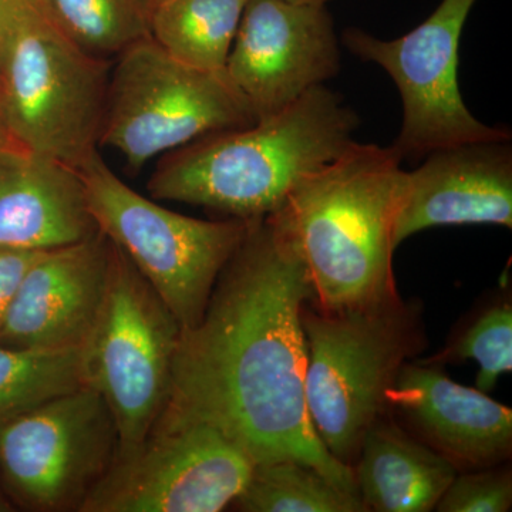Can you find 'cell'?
I'll use <instances>...</instances> for the list:
<instances>
[{
  "label": "cell",
  "instance_id": "obj_13",
  "mask_svg": "<svg viewBox=\"0 0 512 512\" xmlns=\"http://www.w3.org/2000/svg\"><path fill=\"white\" fill-rule=\"evenodd\" d=\"M384 412L458 473L510 463V407L454 382L444 366L423 360L404 363L384 394Z\"/></svg>",
  "mask_w": 512,
  "mask_h": 512
},
{
  "label": "cell",
  "instance_id": "obj_6",
  "mask_svg": "<svg viewBox=\"0 0 512 512\" xmlns=\"http://www.w3.org/2000/svg\"><path fill=\"white\" fill-rule=\"evenodd\" d=\"M77 170L97 229L128 256L181 329L197 326L249 221H204L168 210L124 183L99 151Z\"/></svg>",
  "mask_w": 512,
  "mask_h": 512
},
{
  "label": "cell",
  "instance_id": "obj_23",
  "mask_svg": "<svg viewBox=\"0 0 512 512\" xmlns=\"http://www.w3.org/2000/svg\"><path fill=\"white\" fill-rule=\"evenodd\" d=\"M512 507V471L507 463L461 471L441 495L434 511L507 512Z\"/></svg>",
  "mask_w": 512,
  "mask_h": 512
},
{
  "label": "cell",
  "instance_id": "obj_22",
  "mask_svg": "<svg viewBox=\"0 0 512 512\" xmlns=\"http://www.w3.org/2000/svg\"><path fill=\"white\" fill-rule=\"evenodd\" d=\"M474 360L478 363L477 389L488 393L498 379L512 370V303L507 293L478 306L448 338L441 352L426 363Z\"/></svg>",
  "mask_w": 512,
  "mask_h": 512
},
{
  "label": "cell",
  "instance_id": "obj_25",
  "mask_svg": "<svg viewBox=\"0 0 512 512\" xmlns=\"http://www.w3.org/2000/svg\"><path fill=\"white\" fill-rule=\"evenodd\" d=\"M16 0H0V50H2L3 39H5L6 28Z\"/></svg>",
  "mask_w": 512,
  "mask_h": 512
},
{
  "label": "cell",
  "instance_id": "obj_15",
  "mask_svg": "<svg viewBox=\"0 0 512 512\" xmlns=\"http://www.w3.org/2000/svg\"><path fill=\"white\" fill-rule=\"evenodd\" d=\"M468 224L512 227L510 140L439 148L404 174L396 248L423 229Z\"/></svg>",
  "mask_w": 512,
  "mask_h": 512
},
{
  "label": "cell",
  "instance_id": "obj_19",
  "mask_svg": "<svg viewBox=\"0 0 512 512\" xmlns=\"http://www.w3.org/2000/svg\"><path fill=\"white\" fill-rule=\"evenodd\" d=\"M232 508L244 512H363L359 495L348 493L298 460L255 464L251 480Z\"/></svg>",
  "mask_w": 512,
  "mask_h": 512
},
{
  "label": "cell",
  "instance_id": "obj_20",
  "mask_svg": "<svg viewBox=\"0 0 512 512\" xmlns=\"http://www.w3.org/2000/svg\"><path fill=\"white\" fill-rule=\"evenodd\" d=\"M82 386V348L35 350L0 345V424Z\"/></svg>",
  "mask_w": 512,
  "mask_h": 512
},
{
  "label": "cell",
  "instance_id": "obj_8",
  "mask_svg": "<svg viewBox=\"0 0 512 512\" xmlns=\"http://www.w3.org/2000/svg\"><path fill=\"white\" fill-rule=\"evenodd\" d=\"M181 332L160 295L113 244L109 284L82 362L84 384L103 397L116 424V458L136 450L163 412Z\"/></svg>",
  "mask_w": 512,
  "mask_h": 512
},
{
  "label": "cell",
  "instance_id": "obj_24",
  "mask_svg": "<svg viewBox=\"0 0 512 512\" xmlns=\"http://www.w3.org/2000/svg\"><path fill=\"white\" fill-rule=\"evenodd\" d=\"M40 254L42 252L0 248V328L23 276Z\"/></svg>",
  "mask_w": 512,
  "mask_h": 512
},
{
  "label": "cell",
  "instance_id": "obj_5",
  "mask_svg": "<svg viewBox=\"0 0 512 512\" xmlns=\"http://www.w3.org/2000/svg\"><path fill=\"white\" fill-rule=\"evenodd\" d=\"M302 328L309 417L326 450L353 467L367 429L384 412L386 390L429 345L419 302L323 312L309 301Z\"/></svg>",
  "mask_w": 512,
  "mask_h": 512
},
{
  "label": "cell",
  "instance_id": "obj_28",
  "mask_svg": "<svg viewBox=\"0 0 512 512\" xmlns=\"http://www.w3.org/2000/svg\"><path fill=\"white\" fill-rule=\"evenodd\" d=\"M285 2L299 3V5H318L326 6L330 0H285Z\"/></svg>",
  "mask_w": 512,
  "mask_h": 512
},
{
  "label": "cell",
  "instance_id": "obj_14",
  "mask_svg": "<svg viewBox=\"0 0 512 512\" xmlns=\"http://www.w3.org/2000/svg\"><path fill=\"white\" fill-rule=\"evenodd\" d=\"M113 244L92 237L40 254L23 276L0 328L15 349H80L89 338L109 284Z\"/></svg>",
  "mask_w": 512,
  "mask_h": 512
},
{
  "label": "cell",
  "instance_id": "obj_17",
  "mask_svg": "<svg viewBox=\"0 0 512 512\" xmlns=\"http://www.w3.org/2000/svg\"><path fill=\"white\" fill-rule=\"evenodd\" d=\"M366 511L430 512L458 471L383 412L370 424L353 464Z\"/></svg>",
  "mask_w": 512,
  "mask_h": 512
},
{
  "label": "cell",
  "instance_id": "obj_11",
  "mask_svg": "<svg viewBox=\"0 0 512 512\" xmlns=\"http://www.w3.org/2000/svg\"><path fill=\"white\" fill-rule=\"evenodd\" d=\"M476 2L441 0L429 18L393 40L355 28L343 33L350 52L383 67L399 89L403 124L393 147L402 158L419 160L457 144L511 140L505 128L478 121L458 87V47Z\"/></svg>",
  "mask_w": 512,
  "mask_h": 512
},
{
  "label": "cell",
  "instance_id": "obj_26",
  "mask_svg": "<svg viewBox=\"0 0 512 512\" xmlns=\"http://www.w3.org/2000/svg\"><path fill=\"white\" fill-rule=\"evenodd\" d=\"M20 147L12 136H10L8 127H6L5 120H3L2 111H0V150L5 148Z\"/></svg>",
  "mask_w": 512,
  "mask_h": 512
},
{
  "label": "cell",
  "instance_id": "obj_4",
  "mask_svg": "<svg viewBox=\"0 0 512 512\" xmlns=\"http://www.w3.org/2000/svg\"><path fill=\"white\" fill-rule=\"evenodd\" d=\"M111 63L84 52L42 0H16L0 50V111L26 150L79 168L100 148Z\"/></svg>",
  "mask_w": 512,
  "mask_h": 512
},
{
  "label": "cell",
  "instance_id": "obj_21",
  "mask_svg": "<svg viewBox=\"0 0 512 512\" xmlns=\"http://www.w3.org/2000/svg\"><path fill=\"white\" fill-rule=\"evenodd\" d=\"M53 20L90 55L109 60L148 36L146 0H42Z\"/></svg>",
  "mask_w": 512,
  "mask_h": 512
},
{
  "label": "cell",
  "instance_id": "obj_16",
  "mask_svg": "<svg viewBox=\"0 0 512 512\" xmlns=\"http://www.w3.org/2000/svg\"><path fill=\"white\" fill-rule=\"evenodd\" d=\"M97 232L77 168L23 147L0 150V248L52 251Z\"/></svg>",
  "mask_w": 512,
  "mask_h": 512
},
{
  "label": "cell",
  "instance_id": "obj_7",
  "mask_svg": "<svg viewBox=\"0 0 512 512\" xmlns=\"http://www.w3.org/2000/svg\"><path fill=\"white\" fill-rule=\"evenodd\" d=\"M255 121L225 70L180 62L147 36L111 66L100 147L113 148L128 168L140 171L198 138Z\"/></svg>",
  "mask_w": 512,
  "mask_h": 512
},
{
  "label": "cell",
  "instance_id": "obj_1",
  "mask_svg": "<svg viewBox=\"0 0 512 512\" xmlns=\"http://www.w3.org/2000/svg\"><path fill=\"white\" fill-rule=\"evenodd\" d=\"M312 286L271 218L249 221L204 316L181 332L167 402L208 421L255 464L298 460L355 495L353 468L320 441L306 404L303 306Z\"/></svg>",
  "mask_w": 512,
  "mask_h": 512
},
{
  "label": "cell",
  "instance_id": "obj_27",
  "mask_svg": "<svg viewBox=\"0 0 512 512\" xmlns=\"http://www.w3.org/2000/svg\"><path fill=\"white\" fill-rule=\"evenodd\" d=\"M15 510V504L10 501L8 495L3 494V491H0V512H10Z\"/></svg>",
  "mask_w": 512,
  "mask_h": 512
},
{
  "label": "cell",
  "instance_id": "obj_10",
  "mask_svg": "<svg viewBox=\"0 0 512 512\" xmlns=\"http://www.w3.org/2000/svg\"><path fill=\"white\" fill-rule=\"evenodd\" d=\"M119 448L109 407L79 387L0 424V485L35 512H80Z\"/></svg>",
  "mask_w": 512,
  "mask_h": 512
},
{
  "label": "cell",
  "instance_id": "obj_12",
  "mask_svg": "<svg viewBox=\"0 0 512 512\" xmlns=\"http://www.w3.org/2000/svg\"><path fill=\"white\" fill-rule=\"evenodd\" d=\"M340 69V50L326 6L248 0L225 72L256 120L284 110Z\"/></svg>",
  "mask_w": 512,
  "mask_h": 512
},
{
  "label": "cell",
  "instance_id": "obj_9",
  "mask_svg": "<svg viewBox=\"0 0 512 512\" xmlns=\"http://www.w3.org/2000/svg\"><path fill=\"white\" fill-rule=\"evenodd\" d=\"M255 463L208 421L165 403L143 443L114 458L80 512H220Z\"/></svg>",
  "mask_w": 512,
  "mask_h": 512
},
{
  "label": "cell",
  "instance_id": "obj_3",
  "mask_svg": "<svg viewBox=\"0 0 512 512\" xmlns=\"http://www.w3.org/2000/svg\"><path fill=\"white\" fill-rule=\"evenodd\" d=\"M357 126L342 97L322 84L251 126L208 134L164 154L148 192L238 220L268 217L303 175L355 143Z\"/></svg>",
  "mask_w": 512,
  "mask_h": 512
},
{
  "label": "cell",
  "instance_id": "obj_18",
  "mask_svg": "<svg viewBox=\"0 0 512 512\" xmlns=\"http://www.w3.org/2000/svg\"><path fill=\"white\" fill-rule=\"evenodd\" d=\"M248 0H146L148 36L168 55L204 70L225 62Z\"/></svg>",
  "mask_w": 512,
  "mask_h": 512
},
{
  "label": "cell",
  "instance_id": "obj_2",
  "mask_svg": "<svg viewBox=\"0 0 512 512\" xmlns=\"http://www.w3.org/2000/svg\"><path fill=\"white\" fill-rule=\"evenodd\" d=\"M402 161L393 146L355 141L303 175L268 215L301 258L319 311L372 308L400 298L393 254Z\"/></svg>",
  "mask_w": 512,
  "mask_h": 512
}]
</instances>
